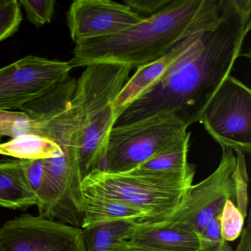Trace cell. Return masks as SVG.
Segmentation results:
<instances>
[{"label":"cell","instance_id":"cell-15","mask_svg":"<svg viewBox=\"0 0 251 251\" xmlns=\"http://www.w3.org/2000/svg\"><path fill=\"white\" fill-rule=\"evenodd\" d=\"M62 154V150L56 143L33 133L23 135L0 144V155L22 161L50 159Z\"/></svg>","mask_w":251,"mask_h":251},{"label":"cell","instance_id":"cell-4","mask_svg":"<svg viewBox=\"0 0 251 251\" xmlns=\"http://www.w3.org/2000/svg\"><path fill=\"white\" fill-rule=\"evenodd\" d=\"M195 171H149L135 168L123 173L95 170L83 177L81 195L122 201L150 215L149 220L170 217L184 203Z\"/></svg>","mask_w":251,"mask_h":251},{"label":"cell","instance_id":"cell-25","mask_svg":"<svg viewBox=\"0 0 251 251\" xmlns=\"http://www.w3.org/2000/svg\"><path fill=\"white\" fill-rule=\"evenodd\" d=\"M112 251H167L160 248H155L146 244L141 243L131 239H122L119 241Z\"/></svg>","mask_w":251,"mask_h":251},{"label":"cell","instance_id":"cell-13","mask_svg":"<svg viewBox=\"0 0 251 251\" xmlns=\"http://www.w3.org/2000/svg\"><path fill=\"white\" fill-rule=\"evenodd\" d=\"M81 228L114 222L137 223L149 220L148 213L122 201L102 197L82 195Z\"/></svg>","mask_w":251,"mask_h":251},{"label":"cell","instance_id":"cell-5","mask_svg":"<svg viewBox=\"0 0 251 251\" xmlns=\"http://www.w3.org/2000/svg\"><path fill=\"white\" fill-rule=\"evenodd\" d=\"M188 127L171 113L123 126H114L108 135L102 170L123 173L133 170L167 147L184 138Z\"/></svg>","mask_w":251,"mask_h":251},{"label":"cell","instance_id":"cell-7","mask_svg":"<svg viewBox=\"0 0 251 251\" xmlns=\"http://www.w3.org/2000/svg\"><path fill=\"white\" fill-rule=\"evenodd\" d=\"M68 62L27 55L0 69V110L20 109L45 96L71 71Z\"/></svg>","mask_w":251,"mask_h":251},{"label":"cell","instance_id":"cell-3","mask_svg":"<svg viewBox=\"0 0 251 251\" xmlns=\"http://www.w3.org/2000/svg\"><path fill=\"white\" fill-rule=\"evenodd\" d=\"M131 70L120 64H94L76 80L72 105L80 128L82 178L93 170H102L108 135L115 124L116 102Z\"/></svg>","mask_w":251,"mask_h":251},{"label":"cell","instance_id":"cell-22","mask_svg":"<svg viewBox=\"0 0 251 251\" xmlns=\"http://www.w3.org/2000/svg\"><path fill=\"white\" fill-rule=\"evenodd\" d=\"M236 154V166L233 172V185L235 189V202L242 215L248 216V177L245 154L235 151Z\"/></svg>","mask_w":251,"mask_h":251},{"label":"cell","instance_id":"cell-18","mask_svg":"<svg viewBox=\"0 0 251 251\" xmlns=\"http://www.w3.org/2000/svg\"><path fill=\"white\" fill-rule=\"evenodd\" d=\"M133 223L114 222L83 229L86 251H112L119 241L127 239Z\"/></svg>","mask_w":251,"mask_h":251},{"label":"cell","instance_id":"cell-9","mask_svg":"<svg viewBox=\"0 0 251 251\" xmlns=\"http://www.w3.org/2000/svg\"><path fill=\"white\" fill-rule=\"evenodd\" d=\"M0 251H86L83 230L24 214L0 227Z\"/></svg>","mask_w":251,"mask_h":251},{"label":"cell","instance_id":"cell-6","mask_svg":"<svg viewBox=\"0 0 251 251\" xmlns=\"http://www.w3.org/2000/svg\"><path fill=\"white\" fill-rule=\"evenodd\" d=\"M198 122L221 148L251 153V89L236 77L229 76Z\"/></svg>","mask_w":251,"mask_h":251},{"label":"cell","instance_id":"cell-8","mask_svg":"<svg viewBox=\"0 0 251 251\" xmlns=\"http://www.w3.org/2000/svg\"><path fill=\"white\" fill-rule=\"evenodd\" d=\"M222 149L217 169L206 178L191 186L184 203L177 211L158 220L188 226L201 235L208 223L221 214L227 200L235 201L233 176L236 154L230 148Z\"/></svg>","mask_w":251,"mask_h":251},{"label":"cell","instance_id":"cell-21","mask_svg":"<svg viewBox=\"0 0 251 251\" xmlns=\"http://www.w3.org/2000/svg\"><path fill=\"white\" fill-rule=\"evenodd\" d=\"M23 20L21 6L17 0H0V43L14 36Z\"/></svg>","mask_w":251,"mask_h":251},{"label":"cell","instance_id":"cell-16","mask_svg":"<svg viewBox=\"0 0 251 251\" xmlns=\"http://www.w3.org/2000/svg\"><path fill=\"white\" fill-rule=\"evenodd\" d=\"M190 135L189 132L184 138L160 151L136 168L171 173L195 171V166L188 161Z\"/></svg>","mask_w":251,"mask_h":251},{"label":"cell","instance_id":"cell-19","mask_svg":"<svg viewBox=\"0 0 251 251\" xmlns=\"http://www.w3.org/2000/svg\"><path fill=\"white\" fill-rule=\"evenodd\" d=\"M39 135L37 124L23 111L0 110V139L30 134Z\"/></svg>","mask_w":251,"mask_h":251},{"label":"cell","instance_id":"cell-2","mask_svg":"<svg viewBox=\"0 0 251 251\" xmlns=\"http://www.w3.org/2000/svg\"><path fill=\"white\" fill-rule=\"evenodd\" d=\"M223 0H171L159 12L109 37L75 43L68 61L72 70L99 63L137 69L159 59L179 42L214 28Z\"/></svg>","mask_w":251,"mask_h":251},{"label":"cell","instance_id":"cell-14","mask_svg":"<svg viewBox=\"0 0 251 251\" xmlns=\"http://www.w3.org/2000/svg\"><path fill=\"white\" fill-rule=\"evenodd\" d=\"M22 160L0 161V206L11 209L37 205Z\"/></svg>","mask_w":251,"mask_h":251},{"label":"cell","instance_id":"cell-12","mask_svg":"<svg viewBox=\"0 0 251 251\" xmlns=\"http://www.w3.org/2000/svg\"><path fill=\"white\" fill-rule=\"evenodd\" d=\"M202 33L192 35L180 41L159 59L136 69V73L130 77L117 98L116 120L129 104L147 92L171 70L179 58L198 42Z\"/></svg>","mask_w":251,"mask_h":251},{"label":"cell","instance_id":"cell-26","mask_svg":"<svg viewBox=\"0 0 251 251\" xmlns=\"http://www.w3.org/2000/svg\"><path fill=\"white\" fill-rule=\"evenodd\" d=\"M251 220L248 218L246 226L244 227L241 233L240 240L236 249L232 251H251Z\"/></svg>","mask_w":251,"mask_h":251},{"label":"cell","instance_id":"cell-20","mask_svg":"<svg viewBox=\"0 0 251 251\" xmlns=\"http://www.w3.org/2000/svg\"><path fill=\"white\" fill-rule=\"evenodd\" d=\"M245 220L235 201L227 200L220 214V233L223 239L227 242L237 239L243 230Z\"/></svg>","mask_w":251,"mask_h":251},{"label":"cell","instance_id":"cell-23","mask_svg":"<svg viewBox=\"0 0 251 251\" xmlns=\"http://www.w3.org/2000/svg\"><path fill=\"white\" fill-rule=\"evenodd\" d=\"M27 20L33 25L41 27L50 23L55 12V1L54 0H20Z\"/></svg>","mask_w":251,"mask_h":251},{"label":"cell","instance_id":"cell-1","mask_svg":"<svg viewBox=\"0 0 251 251\" xmlns=\"http://www.w3.org/2000/svg\"><path fill=\"white\" fill-rule=\"evenodd\" d=\"M251 28V1L223 0L221 18L171 70L129 104L116 120L123 126L171 113L188 127L199 121L223 82L230 75Z\"/></svg>","mask_w":251,"mask_h":251},{"label":"cell","instance_id":"cell-17","mask_svg":"<svg viewBox=\"0 0 251 251\" xmlns=\"http://www.w3.org/2000/svg\"><path fill=\"white\" fill-rule=\"evenodd\" d=\"M27 182L37 199L39 217L55 220V198L45 173L44 160L23 161Z\"/></svg>","mask_w":251,"mask_h":251},{"label":"cell","instance_id":"cell-24","mask_svg":"<svg viewBox=\"0 0 251 251\" xmlns=\"http://www.w3.org/2000/svg\"><path fill=\"white\" fill-rule=\"evenodd\" d=\"M170 2L171 0H126L123 3L139 15L145 14L151 17L159 12Z\"/></svg>","mask_w":251,"mask_h":251},{"label":"cell","instance_id":"cell-10","mask_svg":"<svg viewBox=\"0 0 251 251\" xmlns=\"http://www.w3.org/2000/svg\"><path fill=\"white\" fill-rule=\"evenodd\" d=\"M124 3L111 0H75L67 13V25L75 43L85 39L109 37L143 21Z\"/></svg>","mask_w":251,"mask_h":251},{"label":"cell","instance_id":"cell-11","mask_svg":"<svg viewBox=\"0 0 251 251\" xmlns=\"http://www.w3.org/2000/svg\"><path fill=\"white\" fill-rule=\"evenodd\" d=\"M127 239L167 251H202L201 236L195 230L164 220L133 223Z\"/></svg>","mask_w":251,"mask_h":251}]
</instances>
